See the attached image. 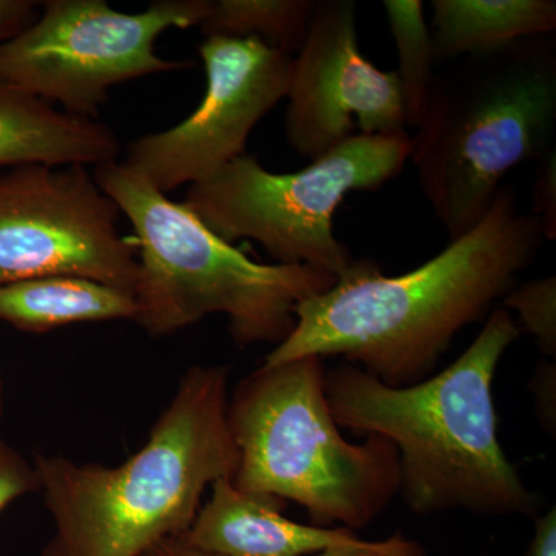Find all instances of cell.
Returning <instances> with one entry per match:
<instances>
[{
  "instance_id": "obj_16",
  "label": "cell",
  "mask_w": 556,
  "mask_h": 556,
  "mask_svg": "<svg viewBox=\"0 0 556 556\" xmlns=\"http://www.w3.org/2000/svg\"><path fill=\"white\" fill-rule=\"evenodd\" d=\"M316 7L317 0H211L200 30L206 38L258 39L294 56L305 42Z\"/></svg>"
},
{
  "instance_id": "obj_10",
  "label": "cell",
  "mask_w": 556,
  "mask_h": 556,
  "mask_svg": "<svg viewBox=\"0 0 556 556\" xmlns=\"http://www.w3.org/2000/svg\"><path fill=\"white\" fill-rule=\"evenodd\" d=\"M206 93L192 115L127 148L124 163L160 192L214 177L247 153L249 135L287 98L294 56L262 40L211 36L201 42Z\"/></svg>"
},
{
  "instance_id": "obj_25",
  "label": "cell",
  "mask_w": 556,
  "mask_h": 556,
  "mask_svg": "<svg viewBox=\"0 0 556 556\" xmlns=\"http://www.w3.org/2000/svg\"><path fill=\"white\" fill-rule=\"evenodd\" d=\"M142 556H217L206 554V552L197 551V548L190 547L181 535L167 538V540L161 541L155 546L150 547Z\"/></svg>"
},
{
  "instance_id": "obj_9",
  "label": "cell",
  "mask_w": 556,
  "mask_h": 556,
  "mask_svg": "<svg viewBox=\"0 0 556 556\" xmlns=\"http://www.w3.org/2000/svg\"><path fill=\"white\" fill-rule=\"evenodd\" d=\"M121 215L89 167H11L0 175V288L73 276L134 294L139 263Z\"/></svg>"
},
{
  "instance_id": "obj_2",
  "label": "cell",
  "mask_w": 556,
  "mask_h": 556,
  "mask_svg": "<svg viewBox=\"0 0 556 556\" xmlns=\"http://www.w3.org/2000/svg\"><path fill=\"white\" fill-rule=\"evenodd\" d=\"M521 336L507 309H493L459 357L422 382L390 387L342 362L327 369L325 393L340 428L386 438L399 457V496L419 517L466 510L535 517L540 497L508 459L493 382Z\"/></svg>"
},
{
  "instance_id": "obj_12",
  "label": "cell",
  "mask_w": 556,
  "mask_h": 556,
  "mask_svg": "<svg viewBox=\"0 0 556 556\" xmlns=\"http://www.w3.org/2000/svg\"><path fill=\"white\" fill-rule=\"evenodd\" d=\"M212 495L181 535L190 547L217 556H309L358 540L348 529L300 525L285 517L287 501L244 492L218 479Z\"/></svg>"
},
{
  "instance_id": "obj_15",
  "label": "cell",
  "mask_w": 556,
  "mask_h": 556,
  "mask_svg": "<svg viewBox=\"0 0 556 556\" xmlns=\"http://www.w3.org/2000/svg\"><path fill=\"white\" fill-rule=\"evenodd\" d=\"M137 314L131 292L90 278L50 276L0 288V320L47 332L80 321L123 320Z\"/></svg>"
},
{
  "instance_id": "obj_17",
  "label": "cell",
  "mask_w": 556,
  "mask_h": 556,
  "mask_svg": "<svg viewBox=\"0 0 556 556\" xmlns=\"http://www.w3.org/2000/svg\"><path fill=\"white\" fill-rule=\"evenodd\" d=\"M382 5L391 36L396 43V73L404 97L407 127L416 129L426 113L438 70L431 33L424 13V2L386 0Z\"/></svg>"
},
{
  "instance_id": "obj_22",
  "label": "cell",
  "mask_w": 556,
  "mask_h": 556,
  "mask_svg": "<svg viewBox=\"0 0 556 556\" xmlns=\"http://www.w3.org/2000/svg\"><path fill=\"white\" fill-rule=\"evenodd\" d=\"M533 396H535V407L538 419L541 426L546 428L547 433L555 438L556 431V365L555 361L544 357L538 364L532 382Z\"/></svg>"
},
{
  "instance_id": "obj_14",
  "label": "cell",
  "mask_w": 556,
  "mask_h": 556,
  "mask_svg": "<svg viewBox=\"0 0 556 556\" xmlns=\"http://www.w3.org/2000/svg\"><path fill=\"white\" fill-rule=\"evenodd\" d=\"M431 7L437 67L556 31L555 0H433Z\"/></svg>"
},
{
  "instance_id": "obj_18",
  "label": "cell",
  "mask_w": 556,
  "mask_h": 556,
  "mask_svg": "<svg viewBox=\"0 0 556 556\" xmlns=\"http://www.w3.org/2000/svg\"><path fill=\"white\" fill-rule=\"evenodd\" d=\"M507 309L518 314L519 329L535 339L544 357H556V277L533 278L517 285L503 299Z\"/></svg>"
},
{
  "instance_id": "obj_11",
  "label": "cell",
  "mask_w": 556,
  "mask_h": 556,
  "mask_svg": "<svg viewBox=\"0 0 556 556\" xmlns=\"http://www.w3.org/2000/svg\"><path fill=\"white\" fill-rule=\"evenodd\" d=\"M285 113L288 144L314 161L346 139L407 131L396 70L382 72L358 49L357 3L317 0L292 60Z\"/></svg>"
},
{
  "instance_id": "obj_8",
  "label": "cell",
  "mask_w": 556,
  "mask_h": 556,
  "mask_svg": "<svg viewBox=\"0 0 556 556\" xmlns=\"http://www.w3.org/2000/svg\"><path fill=\"white\" fill-rule=\"evenodd\" d=\"M40 5L39 17L0 43V84L98 119L112 87L192 65L160 58L156 39L170 28L200 27L211 0H156L135 14L105 0Z\"/></svg>"
},
{
  "instance_id": "obj_26",
  "label": "cell",
  "mask_w": 556,
  "mask_h": 556,
  "mask_svg": "<svg viewBox=\"0 0 556 556\" xmlns=\"http://www.w3.org/2000/svg\"><path fill=\"white\" fill-rule=\"evenodd\" d=\"M0 412H2V383H0Z\"/></svg>"
},
{
  "instance_id": "obj_21",
  "label": "cell",
  "mask_w": 556,
  "mask_h": 556,
  "mask_svg": "<svg viewBox=\"0 0 556 556\" xmlns=\"http://www.w3.org/2000/svg\"><path fill=\"white\" fill-rule=\"evenodd\" d=\"M309 556H427V552L422 544L396 533L379 541H365L358 538L353 543L325 548Z\"/></svg>"
},
{
  "instance_id": "obj_5",
  "label": "cell",
  "mask_w": 556,
  "mask_h": 556,
  "mask_svg": "<svg viewBox=\"0 0 556 556\" xmlns=\"http://www.w3.org/2000/svg\"><path fill=\"white\" fill-rule=\"evenodd\" d=\"M93 175L137 236L134 320L150 336L225 314L237 345L277 346L295 328L299 303L338 280L308 266L252 262L126 163L94 167Z\"/></svg>"
},
{
  "instance_id": "obj_19",
  "label": "cell",
  "mask_w": 556,
  "mask_h": 556,
  "mask_svg": "<svg viewBox=\"0 0 556 556\" xmlns=\"http://www.w3.org/2000/svg\"><path fill=\"white\" fill-rule=\"evenodd\" d=\"M35 490H40L36 468L28 466L16 450L0 441V511L11 501Z\"/></svg>"
},
{
  "instance_id": "obj_3",
  "label": "cell",
  "mask_w": 556,
  "mask_h": 556,
  "mask_svg": "<svg viewBox=\"0 0 556 556\" xmlns=\"http://www.w3.org/2000/svg\"><path fill=\"white\" fill-rule=\"evenodd\" d=\"M229 375L225 365L190 368L144 447L118 467L36 456L56 529L42 556H142L185 535L207 486L239 467Z\"/></svg>"
},
{
  "instance_id": "obj_23",
  "label": "cell",
  "mask_w": 556,
  "mask_h": 556,
  "mask_svg": "<svg viewBox=\"0 0 556 556\" xmlns=\"http://www.w3.org/2000/svg\"><path fill=\"white\" fill-rule=\"evenodd\" d=\"M38 5L31 0H0V43L28 27L36 20Z\"/></svg>"
},
{
  "instance_id": "obj_6",
  "label": "cell",
  "mask_w": 556,
  "mask_h": 556,
  "mask_svg": "<svg viewBox=\"0 0 556 556\" xmlns=\"http://www.w3.org/2000/svg\"><path fill=\"white\" fill-rule=\"evenodd\" d=\"M324 358L262 365L229 397L239 450L233 485L299 504L311 526L364 529L399 496L396 447L348 442L329 409Z\"/></svg>"
},
{
  "instance_id": "obj_24",
  "label": "cell",
  "mask_w": 556,
  "mask_h": 556,
  "mask_svg": "<svg viewBox=\"0 0 556 556\" xmlns=\"http://www.w3.org/2000/svg\"><path fill=\"white\" fill-rule=\"evenodd\" d=\"M527 556H556V508L536 518L535 532Z\"/></svg>"
},
{
  "instance_id": "obj_7",
  "label": "cell",
  "mask_w": 556,
  "mask_h": 556,
  "mask_svg": "<svg viewBox=\"0 0 556 556\" xmlns=\"http://www.w3.org/2000/svg\"><path fill=\"white\" fill-rule=\"evenodd\" d=\"M409 153L408 131L357 134L294 174H273L244 153L189 186L182 204L226 243L254 240L278 265L339 278L354 258L336 237V211L348 193L376 192L396 178Z\"/></svg>"
},
{
  "instance_id": "obj_4",
  "label": "cell",
  "mask_w": 556,
  "mask_h": 556,
  "mask_svg": "<svg viewBox=\"0 0 556 556\" xmlns=\"http://www.w3.org/2000/svg\"><path fill=\"white\" fill-rule=\"evenodd\" d=\"M555 137V33L438 67L409 160L448 240L473 229L508 172L544 159Z\"/></svg>"
},
{
  "instance_id": "obj_20",
  "label": "cell",
  "mask_w": 556,
  "mask_h": 556,
  "mask_svg": "<svg viewBox=\"0 0 556 556\" xmlns=\"http://www.w3.org/2000/svg\"><path fill=\"white\" fill-rule=\"evenodd\" d=\"M535 181H533V211L540 218L544 239L556 240V150L536 161Z\"/></svg>"
},
{
  "instance_id": "obj_13",
  "label": "cell",
  "mask_w": 556,
  "mask_h": 556,
  "mask_svg": "<svg viewBox=\"0 0 556 556\" xmlns=\"http://www.w3.org/2000/svg\"><path fill=\"white\" fill-rule=\"evenodd\" d=\"M119 153V138L108 124L0 84V167H100L118 161Z\"/></svg>"
},
{
  "instance_id": "obj_1",
  "label": "cell",
  "mask_w": 556,
  "mask_h": 556,
  "mask_svg": "<svg viewBox=\"0 0 556 556\" xmlns=\"http://www.w3.org/2000/svg\"><path fill=\"white\" fill-rule=\"evenodd\" d=\"M503 185L484 218L437 257L402 276L354 260L331 288L303 300L295 328L263 365L342 357L390 387L434 375L456 336L484 320L543 248V228Z\"/></svg>"
}]
</instances>
